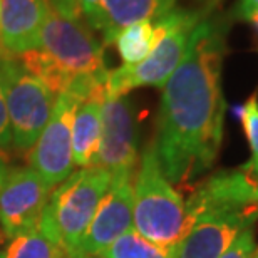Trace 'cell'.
<instances>
[{"mask_svg":"<svg viewBox=\"0 0 258 258\" xmlns=\"http://www.w3.org/2000/svg\"><path fill=\"white\" fill-rule=\"evenodd\" d=\"M49 4L67 19H81L79 0H49Z\"/></svg>","mask_w":258,"mask_h":258,"instance_id":"22","label":"cell"},{"mask_svg":"<svg viewBox=\"0 0 258 258\" xmlns=\"http://www.w3.org/2000/svg\"><path fill=\"white\" fill-rule=\"evenodd\" d=\"M248 22H251V24H253L255 27L258 29V12H256V14H253V15H251V17L248 19Z\"/></svg>","mask_w":258,"mask_h":258,"instance_id":"26","label":"cell"},{"mask_svg":"<svg viewBox=\"0 0 258 258\" xmlns=\"http://www.w3.org/2000/svg\"><path fill=\"white\" fill-rule=\"evenodd\" d=\"M7 164H5V161H4V158L0 156V183H2V179H4V176H5V173H7Z\"/></svg>","mask_w":258,"mask_h":258,"instance_id":"24","label":"cell"},{"mask_svg":"<svg viewBox=\"0 0 258 258\" xmlns=\"http://www.w3.org/2000/svg\"><path fill=\"white\" fill-rule=\"evenodd\" d=\"M256 220L258 210L238 208H206L186 215L184 233L171 248V258H220Z\"/></svg>","mask_w":258,"mask_h":258,"instance_id":"7","label":"cell"},{"mask_svg":"<svg viewBox=\"0 0 258 258\" xmlns=\"http://www.w3.org/2000/svg\"><path fill=\"white\" fill-rule=\"evenodd\" d=\"M136 174V173H134ZM134 174H112L109 189L106 191L89 228L77 243L72 253L76 255H101L107 246L127 231L134 230ZM69 255V253H67Z\"/></svg>","mask_w":258,"mask_h":258,"instance_id":"11","label":"cell"},{"mask_svg":"<svg viewBox=\"0 0 258 258\" xmlns=\"http://www.w3.org/2000/svg\"><path fill=\"white\" fill-rule=\"evenodd\" d=\"M0 258H67V251L50 241L37 226L9 238Z\"/></svg>","mask_w":258,"mask_h":258,"instance_id":"16","label":"cell"},{"mask_svg":"<svg viewBox=\"0 0 258 258\" xmlns=\"http://www.w3.org/2000/svg\"><path fill=\"white\" fill-rule=\"evenodd\" d=\"M82 99L74 92H62L55 99L52 116L29 151L30 168L35 169L45 184L54 189L74 171L72 161V122Z\"/></svg>","mask_w":258,"mask_h":258,"instance_id":"8","label":"cell"},{"mask_svg":"<svg viewBox=\"0 0 258 258\" xmlns=\"http://www.w3.org/2000/svg\"><path fill=\"white\" fill-rule=\"evenodd\" d=\"M243 166L246 168V171L250 173V176L253 178V181H255V184H256V188H258V161H250L246 163V164H243Z\"/></svg>","mask_w":258,"mask_h":258,"instance_id":"23","label":"cell"},{"mask_svg":"<svg viewBox=\"0 0 258 258\" xmlns=\"http://www.w3.org/2000/svg\"><path fill=\"white\" fill-rule=\"evenodd\" d=\"M133 189L134 230L146 240L171 250L184 233L186 205L164 176L151 143L139 159Z\"/></svg>","mask_w":258,"mask_h":258,"instance_id":"3","label":"cell"},{"mask_svg":"<svg viewBox=\"0 0 258 258\" xmlns=\"http://www.w3.org/2000/svg\"><path fill=\"white\" fill-rule=\"evenodd\" d=\"M210 12L211 7L200 10L173 9L169 12L168 32L146 59L139 64H122L109 71L106 82L107 96H127L139 87H163L186 55L195 29Z\"/></svg>","mask_w":258,"mask_h":258,"instance_id":"5","label":"cell"},{"mask_svg":"<svg viewBox=\"0 0 258 258\" xmlns=\"http://www.w3.org/2000/svg\"><path fill=\"white\" fill-rule=\"evenodd\" d=\"M228 20L208 14L161 89L153 149L171 184L191 186L211 169L223 141V62Z\"/></svg>","mask_w":258,"mask_h":258,"instance_id":"1","label":"cell"},{"mask_svg":"<svg viewBox=\"0 0 258 258\" xmlns=\"http://www.w3.org/2000/svg\"><path fill=\"white\" fill-rule=\"evenodd\" d=\"M102 258H171V250L146 240L136 230L119 236L101 253Z\"/></svg>","mask_w":258,"mask_h":258,"instance_id":"17","label":"cell"},{"mask_svg":"<svg viewBox=\"0 0 258 258\" xmlns=\"http://www.w3.org/2000/svg\"><path fill=\"white\" fill-rule=\"evenodd\" d=\"M106 89H99L79 102L72 122V161L74 166H94L101 143L102 102Z\"/></svg>","mask_w":258,"mask_h":258,"instance_id":"14","label":"cell"},{"mask_svg":"<svg viewBox=\"0 0 258 258\" xmlns=\"http://www.w3.org/2000/svg\"><path fill=\"white\" fill-rule=\"evenodd\" d=\"M253 258H258V246L255 248V253H253Z\"/></svg>","mask_w":258,"mask_h":258,"instance_id":"27","label":"cell"},{"mask_svg":"<svg viewBox=\"0 0 258 258\" xmlns=\"http://www.w3.org/2000/svg\"><path fill=\"white\" fill-rule=\"evenodd\" d=\"M111 178L112 174L99 166L72 171L50 193L39 230L67 253H72L109 189Z\"/></svg>","mask_w":258,"mask_h":258,"instance_id":"4","label":"cell"},{"mask_svg":"<svg viewBox=\"0 0 258 258\" xmlns=\"http://www.w3.org/2000/svg\"><path fill=\"white\" fill-rule=\"evenodd\" d=\"M67 258H102L101 255H76V253H69Z\"/></svg>","mask_w":258,"mask_h":258,"instance_id":"25","label":"cell"},{"mask_svg":"<svg viewBox=\"0 0 258 258\" xmlns=\"http://www.w3.org/2000/svg\"><path fill=\"white\" fill-rule=\"evenodd\" d=\"M52 193L30 166L7 169L0 183V228L7 238L37 228Z\"/></svg>","mask_w":258,"mask_h":258,"instance_id":"10","label":"cell"},{"mask_svg":"<svg viewBox=\"0 0 258 258\" xmlns=\"http://www.w3.org/2000/svg\"><path fill=\"white\" fill-rule=\"evenodd\" d=\"M30 74L40 79L55 96L74 92L86 99L106 89L109 71L104 45L81 19H67L49 5L39 49L15 55Z\"/></svg>","mask_w":258,"mask_h":258,"instance_id":"2","label":"cell"},{"mask_svg":"<svg viewBox=\"0 0 258 258\" xmlns=\"http://www.w3.org/2000/svg\"><path fill=\"white\" fill-rule=\"evenodd\" d=\"M139 134L134 102L127 96H106L102 102L101 143L94 166L111 174H134L139 164Z\"/></svg>","mask_w":258,"mask_h":258,"instance_id":"9","label":"cell"},{"mask_svg":"<svg viewBox=\"0 0 258 258\" xmlns=\"http://www.w3.org/2000/svg\"><path fill=\"white\" fill-rule=\"evenodd\" d=\"M256 248L253 228H248L233 241V245L225 251L220 258H253Z\"/></svg>","mask_w":258,"mask_h":258,"instance_id":"19","label":"cell"},{"mask_svg":"<svg viewBox=\"0 0 258 258\" xmlns=\"http://www.w3.org/2000/svg\"><path fill=\"white\" fill-rule=\"evenodd\" d=\"M256 12H258V0H238L235 4L233 10L230 12V17L238 20H248Z\"/></svg>","mask_w":258,"mask_h":258,"instance_id":"21","label":"cell"},{"mask_svg":"<svg viewBox=\"0 0 258 258\" xmlns=\"http://www.w3.org/2000/svg\"><path fill=\"white\" fill-rule=\"evenodd\" d=\"M169 12L156 20H143L127 25L117 32L112 44L116 45L122 62L126 66L139 64L153 52L169 29Z\"/></svg>","mask_w":258,"mask_h":258,"instance_id":"15","label":"cell"},{"mask_svg":"<svg viewBox=\"0 0 258 258\" xmlns=\"http://www.w3.org/2000/svg\"><path fill=\"white\" fill-rule=\"evenodd\" d=\"M12 146V131H10V119L7 111V102H5V92L2 84V76H0V156Z\"/></svg>","mask_w":258,"mask_h":258,"instance_id":"20","label":"cell"},{"mask_svg":"<svg viewBox=\"0 0 258 258\" xmlns=\"http://www.w3.org/2000/svg\"><path fill=\"white\" fill-rule=\"evenodd\" d=\"M174 2L176 0H101L96 30L102 34V42L109 45L119 30L143 20L163 17L174 9Z\"/></svg>","mask_w":258,"mask_h":258,"instance_id":"13","label":"cell"},{"mask_svg":"<svg viewBox=\"0 0 258 258\" xmlns=\"http://www.w3.org/2000/svg\"><path fill=\"white\" fill-rule=\"evenodd\" d=\"M215 2H218V0H213V2H211L210 5H211V7H213V5H215Z\"/></svg>","mask_w":258,"mask_h":258,"instance_id":"28","label":"cell"},{"mask_svg":"<svg viewBox=\"0 0 258 258\" xmlns=\"http://www.w3.org/2000/svg\"><path fill=\"white\" fill-rule=\"evenodd\" d=\"M49 0H0V52L20 55L39 49Z\"/></svg>","mask_w":258,"mask_h":258,"instance_id":"12","label":"cell"},{"mask_svg":"<svg viewBox=\"0 0 258 258\" xmlns=\"http://www.w3.org/2000/svg\"><path fill=\"white\" fill-rule=\"evenodd\" d=\"M240 119L246 141L250 144L251 161H258V94L253 92L240 109Z\"/></svg>","mask_w":258,"mask_h":258,"instance_id":"18","label":"cell"},{"mask_svg":"<svg viewBox=\"0 0 258 258\" xmlns=\"http://www.w3.org/2000/svg\"><path fill=\"white\" fill-rule=\"evenodd\" d=\"M0 76L12 131V148L29 153L47 126L57 96L25 71L15 55L0 52Z\"/></svg>","mask_w":258,"mask_h":258,"instance_id":"6","label":"cell"}]
</instances>
